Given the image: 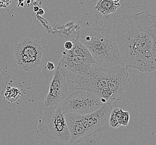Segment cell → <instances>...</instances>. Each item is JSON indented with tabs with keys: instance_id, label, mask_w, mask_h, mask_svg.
Segmentation results:
<instances>
[{
	"instance_id": "7",
	"label": "cell",
	"mask_w": 156,
	"mask_h": 145,
	"mask_svg": "<svg viewBox=\"0 0 156 145\" xmlns=\"http://www.w3.org/2000/svg\"><path fill=\"white\" fill-rule=\"evenodd\" d=\"M112 103H106L98 110L90 114L81 116L82 122L88 137V145H99L104 133L109 129V116Z\"/></svg>"
},
{
	"instance_id": "19",
	"label": "cell",
	"mask_w": 156,
	"mask_h": 145,
	"mask_svg": "<svg viewBox=\"0 0 156 145\" xmlns=\"http://www.w3.org/2000/svg\"><path fill=\"white\" fill-rule=\"evenodd\" d=\"M44 9H40L39 10H38V11L37 13V14L38 15L42 16L44 15Z\"/></svg>"
},
{
	"instance_id": "15",
	"label": "cell",
	"mask_w": 156,
	"mask_h": 145,
	"mask_svg": "<svg viewBox=\"0 0 156 145\" xmlns=\"http://www.w3.org/2000/svg\"><path fill=\"white\" fill-rule=\"evenodd\" d=\"M129 118L130 115L128 111H123V116H122V126H128V123L129 122Z\"/></svg>"
},
{
	"instance_id": "10",
	"label": "cell",
	"mask_w": 156,
	"mask_h": 145,
	"mask_svg": "<svg viewBox=\"0 0 156 145\" xmlns=\"http://www.w3.org/2000/svg\"><path fill=\"white\" fill-rule=\"evenodd\" d=\"M59 62L63 69L78 74L88 72L92 65L96 64L94 58L83 57L66 50L63 51Z\"/></svg>"
},
{
	"instance_id": "4",
	"label": "cell",
	"mask_w": 156,
	"mask_h": 145,
	"mask_svg": "<svg viewBox=\"0 0 156 145\" xmlns=\"http://www.w3.org/2000/svg\"><path fill=\"white\" fill-rule=\"evenodd\" d=\"M69 91L82 89L97 95L100 98L105 91L109 90L110 69L93 64L88 72L78 74L64 69Z\"/></svg>"
},
{
	"instance_id": "8",
	"label": "cell",
	"mask_w": 156,
	"mask_h": 145,
	"mask_svg": "<svg viewBox=\"0 0 156 145\" xmlns=\"http://www.w3.org/2000/svg\"><path fill=\"white\" fill-rule=\"evenodd\" d=\"M69 93V90L66 76L59 62L50 83L48 92L44 103L47 106L61 104Z\"/></svg>"
},
{
	"instance_id": "2",
	"label": "cell",
	"mask_w": 156,
	"mask_h": 145,
	"mask_svg": "<svg viewBox=\"0 0 156 145\" xmlns=\"http://www.w3.org/2000/svg\"><path fill=\"white\" fill-rule=\"evenodd\" d=\"M113 16H105L100 27L96 13H87L78 22L76 38L90 51L97 65L105 68L122 65L114 27Z\"/></svg>"
},
{
	"instance_id": "12",
	"label": "cell",
	"mask_w": 156,
	"mask_h": 145,
	"mask_svg": "<svg viewBox=\"0 0 156 145\" xmlns=\"http://www.w3.org/2000/svg\"><path fill=\"white\" fill-rule=\"evenodd\" d=\"M120 0H98L94 9L106 16L115 13L121 6Z\"/></svg>"
},
{
	"instance_id": "1",
	"label": "cell",
	"mask_w": 156,
	"mask_h": 145,
	"mask_svg": "<svg viewBox=\"0 0 156 145\" xmlns=\"http://www.w3.org/2000/svg\"><path fill=\"white\" fill-rule=\"evenodd\" d=\"M122 65L140 72L156 70V16L147 11L115 15Z\"/></svg>"
},
{
	"instance_id": "11",
	"label": "cell",
	"mask_w": 156,
	"mask_h": 145,
	"mask_svg": "<svg viewBox=\"0 0 156 145\" xmlns=\"http://www.w3.org/2000/svg\"><path fill=\"white\" fill-rule=\"evenodd\" d=\"M65 117L70 134L69 143L76 145L81 142H84L88 145L87 132L82 122L81 116L69 113L65 114Z\"/></svg>"
},
{
	"instance_id": "18",
	"label": "cell",
	"mask_w": 156,
	"mask_h": 145,
	"mask_svg": "<svg viewBox=\"0 0 156 145\" xmlns=\"http://www.w3.org/2000/svg\"><path fill=\"white\" fill-rule=\"evenodd\" d=\"M46 68H47V70H48L50 71H52L55 69V64L52 62L49 61L47 63Z\"/></svg>"
},
{
	"instance_id": "16",
	"label": "cell",
	"mask_w": 156,
	"mask_h": 145,
	"mask_svg": "<svg viewBox=\"0 0 156 145\" xmlns=\"http://www.w3.org/2000/svg\"><path fill=\"white\" fill-rule=\"evenodd\" d=\"M11 3V0H0V8H6Z\"/></svg>"
},
{
	"instance_id": "5",
	"label": "cell",
	"mask_w": 156,
	"mask_h": 145,
	"mask_svg": "<svg viewBox=\"0 0 156 145\" xmlns=\"http://www.w3.org/2000/svg\"><path fill=\"white\" fill-rule=\"evenodd\" d=\"M103 103L102 99L90 91L77 89L69 91L68 96L61 104L63 113L86 115L98 110Z\"/></svg>"
},
{
	"instance_id": "6",
	"label": "cell",
	"mask_w": 156,
	"mask_h": 145,
	"mask_svg": "<svg viewBox=\"0 0 156 145\" xmlns=\"http://www.w3.org/2000/svg\"><path fill=\"white\" fill-rule=\"evenodd\" d=\"M44 50L41 43L30 38L22 39L15 46L13 55L19 68L31 72L40 65Z\"/></svg>"
},
{
	"instance_id": "13",
	"label": "cell",
	"mask_w": 156,
	"mask_h": 145,
	"mask_svg": "<svg viewBox=\"0 0 156 145\" xmlns=\"http://www.w3.org/2000/svg\"><path fill=\"white\" fill-rule=\"evenodd\" d=\"M21 97V91L16 87H7L5 93V98L10 102H15Z\"/></svg>"
},
{
	"instance_id": "17",
	"label": "cell",
	"mask_w": 156,
	"mask_h": 145,
	"mask_svg": "<svg viewBox=\"0 0 156 145\" xmlns=\"http://www.w3.org/2000/svg\"><path fill=\"white\" fill-rule=\"evenodd\" d=\"M73 46V44L72 41H67L65 42L64 46L66 50H71Z\"/></svg>"
},
{
	"instance_id": "20",
	"label": "cell",
	"mask_w": 156,
	"mask_h": 145,
	"mask_svg": "<svg viewBox=\"0 0 156 145\" xmlns=\"http://www.w3.org/2000/svg\"><path fill=\"white\" fill-rule=\"evenodd\" d=\"M34 11L35 13H37L38 11V10L40 9V7L38 6H34Z\"/></svg>"
},
{
	"instance_id": "9",
	"label": "cell",
	"mask_w": 156,
	"mask_h": 145,
	"mask_svg": "<svg viewBox=\"0 0 156 145\" xmlns=\"http://www.w3.org/2000/svg\"><path fill=\"white\" fill-rule=\"evenodd\" d=\"M128 68L123 65H119L109 68V88L112 92L111 103L120 101L127 89L130 78Z\"/></svg>"
},
{
	"instance_id": "14",
	"label": "cell",
	"mask_w": 156,
	"mask_h": 145,
	"mask_svg": "<svg viewBox=\"0 0 156 145\" xmlns=\"http://www.w3.org/2000/svg\"><path fill=\"white\" fill-rule=\"evenodd\" d=\"M123 111L124 110H122V108L119 107L114 108L111 111V113L113 114L120 126H122V116Z\"/></svg>"
},
{
	"instance_id": "3",
	"label": "cell",
	"mask_w": 156,
	"mask_h": 145,
	"mask_svg": "<svg viewBox=\"0 0 156 145\" xmlns=\"http://www.w3.org/2000/svg\"><path fill=\"white\" fill-rule=\"evenodd\" d=\"M38 127L53 141L69 143L70 134L61 104L47 106L44 101L38 105Z\"/></svg>"
}]
</instances>
